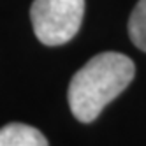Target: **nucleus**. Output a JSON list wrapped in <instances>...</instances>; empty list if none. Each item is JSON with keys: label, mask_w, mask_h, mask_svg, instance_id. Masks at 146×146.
Here are the masks:
<instances>
[{"label": "nucleus", "mask_w": 146, "mask_h": 146, "mask_svg": "<svg viewBox=\"0 0 146 146\" xmlns=\"http://www.w3.org/2000/svg\"><path fill=\"white\" fill-rule=\"evenodd\" d=\"M85 0H34L30 18L37 39L46 46L65 44L78 34Z\"/></svg>", "instance_id": "f03ea898"}, {"label": "nucleus", "mask_w": 146, "mask_h": 146, "mask_svg": "<svg viewBox=\"0 0 146 146\" xmlns=\"http://www.w3.org/2000/svg\"><path fill=\"white\" fill-rule=\"evenodd\" d=\"M0 146H48V141L30 125L9 123L0 129Z\"/></svg>", "instance_id": "7ed1b4c3"}, {"label": "nucleus", "mask_w": 146, "mask_h": 146, "mask_svg": "<svg viewBox=\"0 0 146 146\" xmlns=\"http://www.w3.org/2000/svg\"><path fill=\"white\" fill-rule=\"evenodd\" d=\"M134 62L121 53L106 51L88 60L70 79L69 106L83 123L93 121L108 104L134 79Z\"/></svg>", "instance_id": "f257e3e1"}, {"label": "nucleus", "mask_w": 146, "mask_h": 146, "mask_svg": "<svg viewBox=\"0 0 146 146\" xmlns=\"http://www.w3.org/2000/svg\"><path fill=\"white\" fill-rule=\"evenodd\" d=\"M129 35L141 51H146V0H139L130 13Z\"/></svg>", "instance_id": "20e7f679"}]
</instances>
